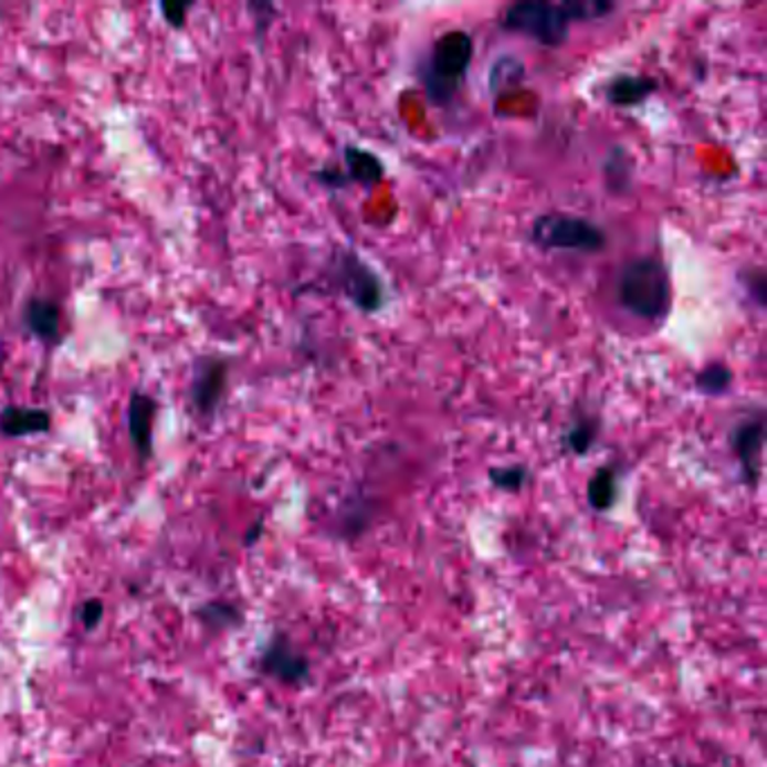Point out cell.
I'll return each mask as SVG.
<instances>
[{
  "mask_svg": "<svg viewBox=\"0 0 767 767\" xmlns=\"http://www.w3.org/2000/svg\"><path fill=\"white\" fill-rule=\"evenodd\" d=\"M500 25L508 32L525 34L545 48H558L567 41L571 21L563 3L551 6L543 0H523L502 12Z\"/></svg>",
  "mask_w": 767,
  "mask_h": 767,
  "instance_id": "3957f363",
  "label": "cell"
},
{
  "mask_svg": "<svg viewBox=\"0 0 767 767\" xmlns=\"http://www.w3.org/2000/svg\"><path fill=\"white\" fill-rule=\"evenodd\" d=\"M603 174H606V185L614 195H621V191L628 189L630 180H632V160L628 158L626 149L617 147L610 151V156L606 158L603 165Z\"/></svg>",
  "mask_w": 767,
  "mask_h": 767,
  "instance_id": "ac0fdd59",
  "label": "cell"
},
{
  "mask_svg": "<svg viewBox=\"0 0 767 767\" xmlns=\"http://www.w3.org/2000/svg\"><path fill=\"white\" fill-rule=\"evenodd\" d=\"M763 443H765V417L763 412L745 417L729 432V445L740 466V480L745 486L756 488L763 473Z\"/></svg>",
  "mask_w": 767,
  "mask_h": 767,
  "instance_id": "ba28073f",
  "label": "cell"
},
{
  "mask_svg": "<svg viewBox=\"0 0 767 767\" xmlns=\"http://www.w3.org/2000/svg\"><path fill=\"white\" fill-rule=\"evenodd\" d=\"M734 371L725 363H710L705 369H700L693 378V386L705 397H721L732 388Z\"/></svg>",
  "mask_w": 767,
  "mask_h": 767,
  "instance_id": "e0dca14e",
  "label": "cell"
},
{
  "mask_svg": "<svg viewBox=\"0 0 767 767\" xmlns=\"http://www.w3.org/2000/svg\"><path fill=\"white\" fill-rule=\"evenodd\" d=\"M617 302L639 319L660 323L669 315L673 302L666 266L655 258H637L628 262L617 277Z\"/></svg>",
  "mask_w": 767,
  "mask_h": 767,
  "instance_id": "6da1fadb",
  "label": "cell"
},
{
  "mask_svg": "<svg viewBox=\"0 0 767 767\" xmlns=\"http://www.w3.org/2000/svg\"><path fill=\"white\" fill-rule=\"evenodd\" d=\"M25 329L45 345H59L63 336V308L50 297H30L23 308Z\"/></svg>",
  "mask_w": 767,
  "mask_h": 767,
  "instance_id": "30bf717a",
  "label": "cell"
},
{
  "mask_svg": "<svg viewBox=\"0 0 767 767\" xmlns=\"http://www.w3.org/2000/svg\"><path fill=\"white\" fill-rule=\"evenodd\" d=\"M529 239L543 250H577V252H599L606 248V232L590 219L577 214H540Z\"/></svg>",
  "mask_w": 767,
  "mask_h": 767,
  "instance_id": "277c9868",
  "label": "cell"
},
{
  "mask_svg": "<svg viewBox=\"0 0 767 767\" xmlns=\"http://www.w3.org/2000/svg\"><path fill=\"white\" fill-rule=\"evenodd\" d=\"M586 495H588V504L595 511H599V514H606V511H610L619 500V473H617V469L610 464L599 466L597 473L588 482Z\"/></svg>",
  "mask_w": 767,
  "mask_h": 767,
  "instance_id": "5bb4252c",
  "label": "cell"
},
{
  "mask_svg": "<svg viewBox=\"0 0 767 767\" xmlns=\"http://www.w3.org/2000/svg\"><path fill=\"white\" fill-rule=\"evenodd\" d=\"M191 10H195V3H162L160 6L165 23L174 30H182L187 25V17Z\"/></svg>",
  "mask_w": 767,
  "mask_h": 767,
  "instance_id": "7402d4cb",
  "label": "cell"
},
{
  "mask_svg": "<svg viewBox=\"0 0 767 767\" xmlns=\"http://www.w3.org/2000/svg\"><path fill=\"white\" fill-rule=\"evenodd\" d=\"M660 88L655 77L649 75H617L606 84V99L617 108H632L644 104Z\"/></svg>",
  "mask_w": 767,
  "mask_h": 767,
  "instance_id": "7c38bea8",
  "label": "cell"
},
{
  "mask_svg": "<svg viewBox=\"0 0 767 767\" xmlns=\"http://www.w3.org/2000/svg\"><path fill=\"white\" fill-rule=\"evenodd\" d=\"M258 669L262 675L277 680L286 686H306L311 682V662L295 649L291 637L282 630L273 632L269 644L264 647Z\"/></svg>",
  "mask_w": 767,
  "mask_h": 767,
  "instance_id": "52a82bcc",
  "label": "cell"
},
{
  "mask_svg": "<svg viewBox=\"0 0 767 767\" xmlns=\"http://www.w3.org/2000/svg\"><path fill=\"white\" fill-rule=\"evenodd\" d=\"M199 619L212 632H223V630H232L241 626L243 612L232 601H208L206 606H201Z\"/></svg>",
  "mask_w": 767,
  "mask_h": 767,
  "instance_id": "2e32d148",
  "label": "cell"
},
{
  "mask_svg": "<svg viewBox=\"0 0 767 767\" xmlns=\"http://www.w3.org/2000/svg\"><path fill=\"white\" fill-rule=\"evenodd\" d=\"M262 534H264V518H258V523L250 525V529H248V534H245V538H243V545H245V547H252L254 543H258V540L262 538Z\"/></svg>",
  "mask_w": 767,
  "mask_h": 767,
  "instance_id": "484cf974",
  "label": "cell"
},
{
  "mask_svg": "<svg viewBox=\"0 0 767 767\" xmlns=\"http://www.w3.org/2000/svg\"><path fill=\"white\" fill-rule=\"evenodd\" d=\"M597 437H599V423L592 417H581L565 430L563 449L571 455L584 458L592 451Z\"/></svg>",
  "mask_w": 767,
  "mask_h": 767,
  "instance_id": "9a60e30c",
  "label": "cell"
},
{
  "mask_svg": "<svg viewBox=\"0 0 767 767\" xmlns=\"http://www.w3.org/2000/svg\"><path fill=\"white\" fill-rule=\"evenodd\" d=\"M488 482L502 493H521L529 482V469L523 464L488 469Z\"/></svg>",
  "mask_w": 767,
  "mask_h": 767,
  "instance_id": "d6986e66",
  "label": "cell"
},
{
  "mask_svg": "<svg viewBox=\"0 0 767 767\" xmlns=\"http://www.w3.org/2000/svg\"><path fill=\"white\" fill-rule=\"evenodd\" d=\"M250 10V8H248ZM252 14H258V17H254V23H258V34L262 36L264 32H266V28H269V23L273 21V17H275V6H271V3H262V12L264 14H260V12H254V10H250Z\"/></svg>",
  "mask_w": 767,
  "mask_h": 767,
  "instance_id": "d4e9b609",
  "label": "cell"
},
{
  "mask_svg": "<svg viewBox=\"0 0 767 767\" xmlns=\"http://www.w3.org/2000/svg\"><path fill=\"white\" fill-rule=\"evenodd\" d=\"M471 61H473V39L469 32L451 30L441 34L434 41L430 56L425 59V66L421 71L428 99L437 106L451 104L466 80Z\"/></svg>",
  "mask_w": 767,
  "mask_h": 767,
  "instance_id": "7a4b0ae2",
  "label": "cell"
},
{
  "mask_svg": "<svg viewBox=\"0 0 767 767\" xmlns=\"http://www.w3.org/2000/svg\"><path fill=\"white\" fill-rule=\"evenodd\" d=\"M52 428V414L45 408L8 406L0 410V437L21 439L45 434Z\"/></svg>",
  "mask_w": 767,
  "mask_h": 767,
  "instance_id": "8fae6325",
  "label": "cell"
},
{
  "mask_svg": "<svg viewBox=\"0 0 767 767\" xmlns=\"http://www.w3.org/2000/svg\"><path fill=\"white\" fill-rule=\"evenodd\" d=\"M345 169L347 182H358L363 187L378 185L386 176V167H382L380 158L356 145L345 147Z\"/></svg>",
  "mask_w": 767,
  "mask_h": 767,
  "instance_id": "4fadbf2b",
  "label": "cell"
},
{
  "mask_svg": "<svg viewBox=\"0 0 767 767\" xmlns=\"http://www.w3.org/2000/svg\"><path fill=\"white\" fill-rule=\"evenodd\" d=\"M315 180H317L319 185L332 187V189H340V187L349 185L345 171H340V169H336V167H323V169H317V171H315Z\"/></svg>",
  "mask_w": 767,
  "mask_h": 767,
  "instance_id": "cb8c5ba5",
  "label": "cell"
},
{
  "mask_svg": "<svg viewBox=\"0 0 767 767\" xmlns=\"http://www.w3.org/2000/svg\"><path fill=\"white\" fill-rule=\"evenodd\" d=\"M80 619H82L86 632L95 630V628L102 623V619H104V603H102L99 599H86V601L82 603Z\"/></svg>",
  "mask_w": 767,
  "mask_h": 767,
  "instance_id": "603a6c76",
  "label": "cell"
},
{
  "mask_svg": "<svg viewBox=\"0 0 767 767\" xmlns=\"http://www.w3.org/2000/svg\"><path fill=\"white\" fill-rule=\"evenodd\" d=\"M567 17L571 23L584 21H597L614 12L612 3H601V0H571V3H563Z\"/></svg>",
  "mask_w": 767,
  "mask_h": 767,
  "instance_id": "ffe728a7",
  "label": "cell"
},
{
  "mask_svg": "<svg viewBox=\"0 0 767 767\" xmlns=\"http://www.w3.org/2000/svg\"><path fill=\"white\" fill-rule=\"evenodd\" d=\"M332 284L354 304V308L363 313H376L386 306V286H382L374 269L351 250H340L334 254Z\"/></svg>",
  "mask_w": 767,
  "mask_h": 767,
  "instance_id": "5b68a950",
  "label": "cell"
},
{
  "mask_svg": "<svg viewBox=\"0 0 767 767\" xmlns=\"http://www.w3.org/2000/svg\"><path fill=\"white\" fill-rule=\"evenodd\" d=\"M230 363L219 356H203L195 365L189 382V403L203 421H212L225 399Z\"/></svg>",
  "mask_w": 767,
  "mask_h": 767,
  "instance_id": "8992f818",
  "label": "cell"
},
{
  "mask_svg": "<svg viewBox=\"0 0 767 767\" xmlns=\"http://www.w3.org/2000/svg\"><path fill=\"white\" fill-rule=\"evenodd\" d=\"M158 401L154 395L134 390L126 406V423H129V437L134 449L138 451L143 462H149L154 455V430L158 417Z\"/></svg>",
  "mask_w": 767,
  "mask_h": 767,
  "instance_id": "9c48e42d",
  "label": "cell"
},
{
  "mask_svg": "<svg viewBox=\"0 0 767 767\" xmlns=\"http://www.w3.org/2000/svg\"><path fill=\"white\" fill-rule=\"evenodd\" d=\"M740 282H743V288L749 293V297L758 304V308L765 306V275L760 269H747L740 273Z\"/></svg>",
  "mask_w": 767,
  "mask_h": 767,
  "instance_id": "44dd1931",
  "label": "cell"
}]
</instances>
